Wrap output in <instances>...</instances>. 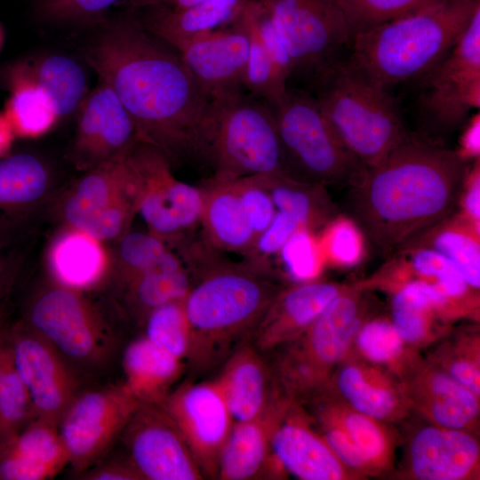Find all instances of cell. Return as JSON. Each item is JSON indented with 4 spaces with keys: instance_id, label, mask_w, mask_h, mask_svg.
<instances>
[{
    "instance_id": "obj_32",
    "label": "cell",
    "mask_w": 480,
    "mask_h": 480,
    "mask_svg": "<svg viewBox=\"0 0 480 480\" xmlns=\"http://www.w3.org/2000/svg\"><path fill=\"white\" fill-rule=\"evenodd\" d=\"M124 385L140 404H160L184 368L181 359L141 336L127 345L122 358Z\"/></svg>"
},
{
    "instance_id": "obj_10",
    "label": "cell",
    "mask_w": 480,
    "mask_h": 480,
    "mask_svg": "<svg viewBox=\"0 0 480 480\" xmlns=\"http://www.w3.org/2000/svg\"><path fill=\"white\" fill-rule=\"evenodd\" d=\"M293 60V75L311 85L342 60L352 35L335 0H263Z\"/></svg>"
},
{
    "instance_id": "obj_11",
    "label": "cell",
    "mask_w": 480,
    "mask_h": 480,
    "mask_svg": "<svg viewBox=\"0 0 480 480\" xmlns=\"http://www.w3.org/2000/svg\"><path fill=\"white\" fill-rule=\"evenodd\" d=\"M307 401L320 434L353 475L366 478L393 470L399 438L391 424L357 412L328 388Z\"/></svg>"
},
{
    "instance_id": "obj_60",
    "label": "cell",
    "mask_w": 480,
    "mask_h": 480,
    "mask_svg": "<svg viewBox=\"0 0 480 480\" xmlns=\"http://www.w3.org/2000/svg\"><path fill=\"white\" fill-rule=\"evenodd\" d=\"M2 41H3V34H2L1 28H0V47L2 45Z\"/></svg>"
},
{
    "instance_id": "obj_26",
    "label": "cell",
    "mask_w": 480,
    "mask_h": 480,
    "mask_svg": "<svg viewBox=\"0 0 480 480\" xmlns=\"http://www.w3.org/2000/svg\"><path fill=\"white\" fill-rule=\"evenodd\" d=\"M294 400L281 388L259 415L234 422L220 455L218 478L248 480L266 471L275 431Z\"/></svg>"
},
{
    "instance_id": "obj_12",
    "label": "cell",
    "mask_w": 480,
    "mask_h": 480,
    "mask_svg": "<svg viewBox=\"0 0 480 480\" xmlns=\"http://www.w3.org/2000/svg\"><path fill=\"white\" fill-rule=\"evenodd\" d=\"M425 75L419 109L433 133L460 127L472 109H479L480 6L447 55Z\"/></svg>"
},
{
    "instance_id": "obj_1",
    "label": "cell",
    "mask_w": 480,
    "mask_h": 480,
    "mask_svg": "<svg viewBox=\"0 0 480 480\" xmlns=\"http://www.w3.org/2000/svg\"><path fill=\"white\" fill-rule=\"evenodd\" d=\"M131 116L141 141L171 165L209 164L215 103L180 53L142 28L135 16L104 25L86 53Z\"/></svg>"
},
{
    "instance_id": "obj_50",
    "label": "cell",
    "mask_w": 480,
    "mask_h": 480,
    "mask_svg": "<svg viewBox=\"0 0 480 480\" xmlns=\"http://www.w3.org/2000/svg\"><path fill=\"white\" fill-rule=\"evenodd\" d=\"M168 252L164 240L152 233L125 234L119 250L124 268V283L127 284L155 268Z\"/></svg>"
},
{
    "instance_id": "obj_18",
    "label": "cell",
    "mask_w": 480,
    "mask_h": 480,
    "mask_svg": "<svg viewBox=\"0 0 480 480\" xmlns=\"http://www.w3.org/2000/svg\"><path fill=\"white\" fill-rule=\"evenodd\" d=\"M160 404L179 428L204 477L218 478L234 420L214 380L185 383Z\"/></svg>"
},
{
    "instance_id": "obj_59",
    "label": "cell",
    "mask_w": 480,
    "mask_h": 480,
    "mask_svg": "<svg viewBox=\"0 0 480 480\" xmlns=\"http://www.w3.org/2000/svg\"><path fill=\"white\" fill-rule=\"evenodd\" d=\"M14 135L8 120L3 113H0V157L9 152Z\"/></svg>"
},
{
    "instance_id": "obj_28",
    "label": "cell",
    "mask_w": 480,
    "mask_h": 480,
    "mask_svg": "<svg viewBox=\"0 0 480 480\" xmlns=\"http://www.w3.org/2000/svg\"><path fill=\"white\" fill-rule=\"evenodd\" d=\"M234 422L251 420L263 412L281 390L269 368L252 344L244 343L225 361L217 379Z\"/></svg>"
},
{
    "instance_id": "obj_45",
    "label": "cell",
    "mask_w": 480,
    "mask_h": 480,
    "mask_svg": "<svg viewBox=\"0 0 480 480\" xmlns=\"http://www.w3.org/2000/svg\"><path fill=\"white\" fill-rule=\"evenodd\" d=\"M318 237L326 264L348 268L361 262L364 256L365 237L349 216L333 217Z\"/></svg>"
},
{
    "instance_id": "obj_9",
    "label": "cell",
    "mask_w": 480,
    "mask_h": 480,
    "mask_svg": "<svg viewBox=\"0 0 480 480\" xmlns=\"http://www.w3.org/2000/svg\"><path fill=\"white\" fill-rule=\"evenodd\" d=\"M74 289L53 286L36 294L22 322L50 342L79 374L100 372L112 361L116 341Z\"/></svg>"
},
{
    "instance_id": "obj_56",
    "label": "cell",
    "mask_w": 480,
    "mask_h": 480,
    "mask_svg": "<svg viewBox=\"0 0 480 480\" xmlns=\"http://www.w3.org/2000/svg\"><path fill=\"white\" fill-rule=\"evenodd\" d=\"M5 251L6 248L0 245V321L4 301L11 290L17 271L15 259Z\"/></svg>"
},
{
    "instance_id": "obj_7",
    "label": "cell",
    "mask_w": 480,
    "mask_h": 480,
    "mask_svg": "<svg viewBox=\"0 0 480 480\" xmlns=\"http://www.w3.org/2000/svg\"><path fill=\"white\" fill-rule=\"evenodd\" d=\"M269 105L291 177L324 187L356 182L365 167L335 134L314 96L288 89Z\"/></svg>"
},
{
    "instance_id": "obj_33",
    "label": "cell",
    "mask_w": 480,
    "mask_h": 480,
    "mask_svg": "<svg viewBox=\"0 0 480 480\" xmlns=\"http://www.w3.org/2000/svg\"><path fill=\"white\" fill-rule=\"evenodd\" d=\"M403 257L392 263L403 274L433 284L445 296L458 319H476L479 292L473 290L444 256L426 246L400 250Z\"/></svg>"
},
{
    "instance_id": "obj_21",
    "label": "cell",
    "mask_w": 480,
    "mask_h": 480,
    "mask_svg": "<svg viewBox=\"0 0 480 480\" xmlns=\"http://www.w3.org/2000/svg\"><path fill=\"white\" fill-rule=\"evenodd\" d=\"M249 48V34L239 17L177 52L208 97L220 101L242 94Z\"/></svg>"
},
{
    "instance_id": "obj_38",
    "label": "cell",
    "mask_w": 480,
    "mask_h": 480,
    "mask_svg": "<svg viewBox=\"0 0 480 480\" xmlns=\"http://www.w3.org/2000/svg\"><path fill=\"white\" fill-rule=\"evenodd\" d=\"M264 178L276 211L295 219L303 228L316 231L337 215L324 186L287 175Z\"/></svg>"
},
{
    "instance_id": "obj_4",
    "label": "cell",
    "mask_w": 480,
    "mask_h": 480,
    "mask_svg": "<svg viewBox=\"0 0 480 480\" xmlns=\"http://www.w3.org/2000/svg\"><path fill=\"white\" fill-rule=\"evenodd\" d=\"M480 0H439L352 37L348 69L389 90L430 71L459 40Z\"/></svg>"
},
{
    "instance_id": "obj_20",
    "label": "cell",
    "mask_w": 480,
    "mask_h": 480,
    "mask_svg": "<svg viewBox=\"0 0 480 480\" xmlns=\"http://www.w3.org/2000/svg\"><path fill=\"white\" fill-rule=\"evenodd\" d=\"M140 140L131 116L111 87L100 80L78 109L75 160L93 168L128 155Z\"/></svg>"
},
{
    "instance_id": "obj_13",
    "label": "cell",
    "mask_w": 480,
    "mask_h": 480,
    "mask_svg": "<svg viewBox=\"0 0 480 480\" xmlns=\"http://www.w3.org/2000/svg\"><path fill=\"white\" fill-rule=\"evenodd\" d=\"M138 188L129 154L106 161L76 184L65 203V219L97 240L115 238L124 233L137 212Z\"/></svg>"
},
{
    "instance_id": "obj_41",
    "label": "cell",
    "mask_w": 480,
    "mask_h": 480,
    "mask_svg": "<svg viewBox=\"0 0 480 480\" xmlns=\"http://www.w3.org/2000/svg\"><path fill=\"white\" fill-rule=\"evenodd\" d=\"M52 261L60 282L72 288L92 284L105 268V255L98 240L78 230L55 244Z\"/></svg>"
},
{
    "instance_id": "obj_47",
    "label": "cell",
    "mask_w": 480,
    "mask_h": 480,
    "mask_svg": "<svg viewBox=\"0 0 480 480\" xmlns=\"http://www.w3.org/2000/svg\"><path fill=\"white\" fill-rule=\"evenodd\" d=\"M347 19L352 37L439 0H335Z\"/></svg>"
},
{
    "instance_id": "obj_31",
    "label": "cell",
    "mask_w": 480,
    "mask_h": 480,
    "mask_svg": "<svg viewBox=\"0 0 480 480\" xmlns=\"http://www.w3.org/2000/svg\"><path fill=\"white\" fill-rule=\"evenodd\" d=\"M200 225L209 244L225 252L245 255L254 236L244 216L233 180L212 176L199 187Z\"/></svg>"
},
{
    "instance_id": "obj_16",
    "label": "cell",
    "mask_w": 480,
    "mask_h": 480,
    "mask_svg": "<svg viewBox=\"0 0 480 480\" xmlns=\"http://www.w3.org/2000/svg\"><path fill=\"white\" fill-rule=\"evenodd\" d=\"M13 364L36 414L58 427L80 391V374L44 338L23 322L8 328Z\"/></svg>"
},
{
    "instance_id": "obj_30",
    "label": "cell",
    "mask_w": 480,
    "mask_h": 480,
    "mask_svg": "<svg viewBox=\"0 0 480 480\" xmlns=\"http://www.w3.org/2000/svg\"><path fill=\"white\" fill-rule=\"evenodd\" d=\"M68 464L58 427L38 417L0 448V480L49 479Z\"/></svg>"
},
{
    "instance_id": "obj_27",
    "label": "cell",
    "mask_w": 480,
    "mask_h": 480,
    "mask_svg": "<svg viewBox=\"0 0 480 480\" xmlns=\"http://www.w3.org/2000/svg\"><path fill=\"white\" fill-rule=\"evenodd\" d=\"M249 0H207L187 7L151 6L135 16L148 32L176 51L234 23Z\"/></svg>"
},
{
    "instance_id": "obj_34",
    "label": "cell",
    "mask_w": 480,
    "mask_h": 480,
    "mask_svg": "<svg viewBox=\"0 0 480 480\" xmlns=\"http://www.w3.org/2000/svg\"><path fill=\"white\" fill-rule=\"evenodd\" d=\"M480 228L459 212L452 213L414 240L409 246H426L448 259L467 284L480 289ZM403 249V248H402Z\"/></svg>"
},
{
    "instance_id": "obj_5",
    "label": "cell",
    "mask_w": 480,
    "mask_h": 480,
    "mask_svg": "<svg viewBox=\"0 0 480 480\" xmlns=\"http://www.w3.org/2000/svg\"><path fill=\"white\" fill-rule=\"evenodd\" d=\"M312 86L335 134L365 168L379 164L409 133L389 90L357 76L343 60Z\"/></svg>"
},
{
    "instance_id": "obj_57",
    "label": "cell",
    "mask_w": 480,
    "mask_h": 480,
    "mask_svg": "<svg viewBox=\"0 0 480 480\" xmlns=\"http://www.w3.org/2000/svg\"><path fill=\"white\" fill-rule=\"evenodd\" d=\"M207 0H124L122 4L132 10L151 6L187 7Z\"/></svg>"
},
{
    "instance_id": "obj_44",
    "label": "cell",
    "mask_w": 480,
    "mask_h": 480,
    "mask_svg": "<svg viewBox=\"0 0 480 480\" xmlns=\"http://www.w3.org/2000/svg\"><path fill=\"white\" fill-rule=\"evenodd\" d=\"M284 274L297 284L317 280L326 265L318 235L300 228L276 254Z\"/></svg>"
},
{
    "instance_id": "obj_54",
    "label": "cell",
    "mask_w": 480,
    "mask_h": 480,
    "mask_svg": "<svg viewBox=\"0 0 480 480\" xmlns=\"http://www.w3.org/2000/svg\"><path fill=\"white\" fill-rule=\"evenodd\" d=\"M79 479L85 480H141L128 459L102 460L90 468L76 473Z\"/></svg>"
},
{
    "instance_id": "obj_35",
    "label": "cell",
    "mask_w": 480,
    "mask_h": 480,
    "mask_svg": "<svg viewBox=\"0 0 480 480\" xmlns=\"http://www.w3.org/2000/svg\"><path fill=\"white\" fill-rule=\"evenodd\" d=\"M351 351L401 381L421 358L420 351L398 335L389 317L383 316L365 319L355 336Z\"/></svg>"
},
{
    "instance_id": "obj_17",
    "label": "cell",
    "mask_w": 480,
    "mask_h": 480,
    "mask_svg": "<svg viewBox=\"0 0 480 480\" xmlns=\"http://www.w3.org/2000/svg\"><path fill=\"white\" fill-rule=\"evenodd\" d=\"M121 437L141 480L204 478L179 428L160 404H140Z\"/></svg>"
},
{
    "instance_id": "obj_23",
    "label": "cell",
    "mask_w": 480,
    "mask_h": 480,
    "mask_svg": "<svg viewBox=\"0 0 480 480\" xmlns=\"http://www.w3.org/2000/svg\"><path fill=\"white\" fill-rule=\"evenodd\" d=\"M271 458L302 480H356L320 434L312 416L294 400L276 428Z\"/></svg>"
},
{
    "instance_id": "obj_15",
    "label": "cell",
    "mask_w": 480,
    "mask_h": 480,
    "mask_svg": "<svg viewBox=\"0 0 480 480\" xmlns=\"http://www.w3.org/2000/svg\"><path fill=\"white\" fill-rule=\"evenodd\" d=\"M129 156L139 177L137 212L150 233L178 239L200 225L199 187L178 180L168 159L146 142L137 143Z\"/></svg>"
},
{
    "instance_id": "obj_3",
    "label": "cell",
    "mask_w": 480,
    "mask_h": 480,
    "mask_svg": "<svg viewBox=\"0 0 480 480\" xmlns=\"http://www.w3.org/2000/svg\"><path fill=\"white\" fill-rule=\"evenodd\" d=\"M199 276L183 300L190 326L187 359L206 371L252 337L262 315L281 290L267 271L249 262H218L196 258Z\"/></svg>"
},
{
    "instance_id": "obj_22",
    "label": "cell",
    "mask_w": 480,
    "mask_h": 480,
    "mask_svg": "<svg viewBox=\"0 0 480 480\" xmlns=\"http://www.w3.org/2000/svg\"><path fill=\"white\" fill-rule=\"evenodd\" d=\"M402 385L412 414L430 424L468 430L479 428L480 396L421 356Z\"/></svg>"
},
{
    "instance_id": "obj_58",
    "label": "cell",
    "mask_w": 480,
    "mask_h": 480,
    "mask_svg": "<svg viewBox=\"0 0 480 480\" xmlns=\"http://www.w3.org/2000/svg\"><path fill=\"white\" fill-rule=\"evenodd\" d=\"M12 361V349L8 335V328L0 321V386L7 368Z\"/></svg>"
},
{
    "instance_id": "obj_2",
    "label": "cell",
    "mask_w": 480,
    "mask_h": 480,
    "mask_svg": "<svg viewBox=\"0 0 480 480\" xmlns=\"http://www.w3.org/2000/svg\"><path fill=\"white\" fill-rule=\"evenodd\" d=\"M468 164L455 149L411 132L350 186V218L383 254L452 215Z\"/></svg>"
},
{
    "instance_id": "obj_46",
    "label": "cell",
    "mask_w": 480,
    "mask_h": 480,
    "mask_svg": "<svg viewBox=\"0 0 480 480\" xmlns=\"http://www.w3.org/2000/svg\"><path fill=\"white\" fill-rule=\"evenodd\" d=\"M36 417L28 391L15 370L12 356L0 386V448Z\"/></svg>"
},
{
    "instance_id": "obj_29",
    "label": "cell",
    "mask_w": 480,
    "mask_h": 480,
    "mask_svg": "<svg viewBox=\"0 0 480 480\" xmlns=\"http://www.w3.org/2000/svg\"><path fill=\"white\" fill-rule=\"evenodd\" d=\"M50 184L46 165L29 153L0 157V245L8 248Z\"/></svg>"
},
{
    "instance_id": "obj_37",
    "label": "cell",
    "mask_w": 480,
    "mask_h": 480,
    "mask_svg": "<svg viewBox=\"0 0 480 480\" xmlns=\"http://www.w3.org/2000/svg\"><path fill=\"white\" fill-rule=\"evenodd\" d=\"M11 94L3 114L15 135L39 137L59 121L46 92L20 67L13 74Z\"/></svg>"
},
{
    "instance_id": "obj_25",
    "label": "cell",
    "mask_w": 480,
    "mask_h": 480,
    "mask_svg": "<svg viewBox=\"0 0 480 480\" xmlns=\"http://www.w3.org/2000/svg\"><path fill=\"white\" fill-rule=\"evenodd\" d=\"M346 285L317 279L281 289L257 324L252 345L262 353L294 340Z\"/></svg>"
},
{
    "instance_id": "obj_49",
    "label": "cell",
    "mask_w": 480,
    "mask_h": 480,
    "mask_svg": "<svg viewBox=\"0 0 480 480\" xmlns=\"http://www.w3.org/2000/svg\"><path fill=\"white\" fill-rule=\"evenodd\" d=\"M244 14L256 29L277 71L287 82L293 75V60L264 1L249 0Z\"/></svg>"
},
{
    "instance_id": "obj_36",
    "label": "cell",
    "mask_w": 480,
    "mask_h": 480,
    "mask_svg": "<svg viewBox=\"0 0 480 480\" xmlns=\"http://www.w3.org/2000/svg\"><path fill=\"white\" fill-rule=\"evenodd\" d=\"M192 278L179 258L170 251L150 270L137 276L127 286V300L140 317L168 303L183 301Z\"/></svg>"
},
{
    "instance_id": "obj_48",
    "label": "cell",
    "mask_w": 480,
    "mask_h": 480,
    "mask_svg": "<svg viewBox=\"0 0 480 480\" xmlns=\"http://www.w3.org/2000/svg\"><path fill=\"white\" fill-rule=\"evenodd\" d=\"M124 0H36V17L44 22L77 25L96 22Z\"/></svg>"
},
{
    "instance_id": "obj_51",
    "label": "cell",
    "mask_w": 480,
    "mask_h": 480,
    "mask_svg": "<svg viewBox=\"0 0 480 480\" xmlns=\"http://www.w3.org/2000/svg\"><path fill=\"white\" fill-rule=\"evenodd\" d=\"M241 206L255 238L269 225L276 209L264 176L234 179ZM254 243V242H253Z\"/></svg>"
},
{
    "instance_id": "obj_53",
    "label": "cell",
    "mask_w": 480,
    "mask_h": 480,
    "mask_svg": "<svg viewBox=\"0 0 480 480\" xmlns=\"http://www.w3.org/2000/svg\"><path fill=\"white\" fill-rule=\"evenodd\" d=\"M460 214L480 228V163L468 165L459 198Z\"/></svg>"
},
{
    "instance_id": "obj_42",
    "label": "cell",
    "mask_w": 480,
    "mask_h": 480,
    "mask_svg": "<svg viewBox=\"0 0 480 480\" xmlns=\"http://www.w3.org/2000/svg\"><path fill=\"white\" fill-rule=\"evenodd\" d=\"M240 20L250 38L249 56L244 76V89L252 97L273 104L287 92V82L281 76L264 47L256 29L244 14Z\"/></svg>"
},
{
    "instance_id": "obj_24",
    "label": "cell",
    "mask_w": 480,
    "mask_h": 480,
    "mask_svg": "<svg viewBox=\"0 0 480 480\" xmlns=\"http://www.w3.org/2000/svg\"><path fill=\"white\" fill-rule=\"evenodd\" d=\"M325 388L353 409L382 422L400 423L412 415L401 380L351 350Z\"/></svg>"
},
{
    "instance_id": "obj_6",
    "label": "cell",
    "mask_w": 480,
    "mask_h": 480,
    "mask_svg": "<svg viewBox=\"0 0 480 480\" xmlns=\"http://www.w3.org/2000/svg\"><path fill=\"white\" fill-rule=\"evenodd\" d=\"M365 291L360 282L347 284L303 333L280 348L272 369L285 393L306 401L328 385L370 316Z\"/></svg>"
},
{
    "instance_id": "obj_55",
    "label": "cell",
    "mask_w": 480,
    "mask_h": 480,
    "mask_svg": "<svg viewBox=\"0 0 480 480\" xmlns=\"http://www.w3.org/2000/svg\"><path fill=\"white\" fill-rule=\"evenodd\" d=\"M463 124L459 147L455 151L463 161L468 163L479 159L480 156L479 111L468 118Z\"/></svg>"
},
{
    "instance_id": "obj_43",
    "label": "cell",
    "mask_w": 480,
    "mask_h": 480,
    "mask_svg": "<svg viewBox=\"0 0 480 480\" xmlns=\"http://www.w3.org/2000/svg\"><path fill=\"white\" fill-rule=\"evenodd\" d=\"M150 342L184 361L190 344V326L183 301L168 303L145 318V335Z\"/></svg>"
},
{
    "instance_id": "obj_52",
    "label": "cell",
    "mask_w": 480,
    "mask_h": 480,
    "mask_svg": "<svg viewBox=\"0 0 480 480\" xmlns=\"http://www.w3.org/2000/svg\"><path fill=\"white\" fill-rule=\"evenodd\" d=\"M303 228L295 219L282 212L276 214L269 225L255 238L244 255L247 262L268 272L269 258L276 256L286 241Z\"/></svg>"
},
{
    "instance_id": "obj_14",
    "label": "cell",
    "mask_w": 480,
    "mask_h": 480,
    "mask_svg": "<svg viewBox=\"0 0 480 480\" xmlns=\"http://www.w3.org/2000/svg\"><path fill=\"white\" fill-rule=\"evenodd\" d=\"M140 403L123 384L80 392L58 430L76 473L103 460Z\"/></svg>"
},
{
    "instance_id": "obj_39",
    "label": "cell",
    "mask_w": 480,
    "mask_h": 480,
    "mask_svg": "<svg viewBox=\"0 0 480 480\" xmlns=\"http://www.w3.org/2000/svg\"><path fill=\"white\" fill-rule=\"evenodd\" d=\"M22 68L46 92L60 118L78 110L88 94L84 69L68 56H45Z\"/></svg>"
},
{
    "instance_id": "obj_19",
    "label": "cell",
    "mask_w": 480,
    "mask_h": 480,
    "mask_svg": "<svg viewBox=\"0 0 480 480\" xmlns=\"http://www.w3.org/2000/svg\"><path fill=\"white\" fill-rule=\"evenodd\" d=\"M414 427L409 430L396 476L411 480L479 479L480 445L476 433L424 420Z\"/></svg>"
},
{
    "instance_id": "obj_40",
    "label": "cell",
    "mask_w": 480,
    "mask_h": 480,
    "mask_svg": "<svg viewBox=\"0 0 480 480\" xmlns=\"http://www.w3.org/2000/svg\"><path fill=\"white\" fill-rule=\"evenodd\" d=\"M425 358L480 396V334L478 326L451 328L429 347Z\"/></svg>"
},
{
    "instance_id": "obj_8",
    "label": "cell",
    "mask_w": 480,
    "mask_h": 480,
    "mask_svg": "<svg viewBox=\"0 0 480 480\" xmlns=\"http://www.w3.org/2000/svg\"><path fill=\"white\" fill-rule=\"evenodd\" d=\"M214 103L209 159L212 176L228 180L253 175L291 177L268 103L243 93Z\"/></svg>"
}]
</instances>
